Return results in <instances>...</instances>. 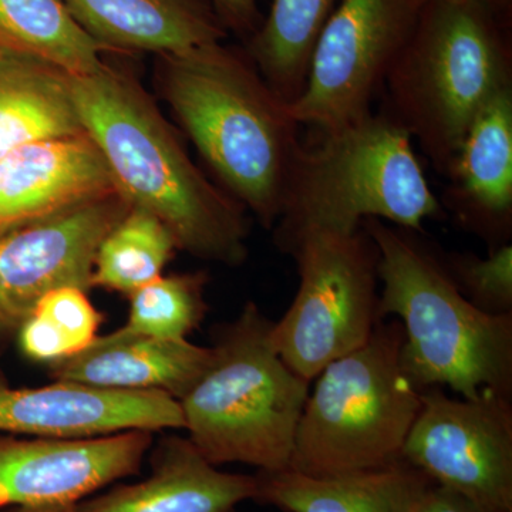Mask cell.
<instances>
[{
  "label": "cell",
  "instance_id": "obj_6",
  "mask_svg": "<svg viewBox=\"0 0 512 512\" xmlns=\"http://www.w3.org/2000/svg\"><path fill=\"white\" fill-rule=\"evenodd\" d=\"M274 323L248 302L218 330L211 366L178 400L188 440L212 466L242 463L266 473L291 467L311 382L279 356Z\"/></svg>",
  "mask_w": 512,
  "mask_h": 512
},
{
  "label": "cell",
  "instance_id": "obj_16",
  "mask_svg": "<svg viewBox=\"0 0 512 512\" xmlns=\"http://www.w3.org/2000/svg\"><path fill=\"white\" fill-rule=\"evenodd\" d=\"M255 476L212 466L185 437L168 436L151 457V473L138 483L114 485L79 503L50 510L8 512H235L255 500Z\"/></svg>",
  "mask_w": 512,
  "mask_h": 512
},
{
  "label": "cell",
  "instance_id": "obj_10",
  "mask_svg": "<svg viewBox=\"0 0 512 512\" xmlns=\"http://www.w3.org/2000/svg\"><path fill=\"white\" fill-rule=\"evenodd\" d=\"M402 460L487 510L512 512L511 396L485 389L476 399H454L441 387L421 390Z\"/></svg>",
  "mask_w": 512,
  "mask_h": 512
},
{
  "label": "cell",
  "instance_id": "obj_24",
  "mask_svg": "<svg viewBox=\"0 0 512 512\" xmlns=\"http://www.w3.org/2000/svg\"><path fill=\"white\" fill-rule=\"evenodd\" d=\"M103 315L79 286L47 292L20 326L19 346L29 360L56 365L80 355L99 338Z\"/></svg>",
  "mask_w": 512,
  "mask_h": 512
},
{
  "label": "cell",
  "instance_id": "obj_23",
  "mask_svg": "<svg viewBox=\"0 0 512 512\" xmlns=\"http://www.w3.org/2000/svg\"><path fill=\"white\" fill-rule=\"evenodd\" d=\"M178 249L173 232L143 208L130 207L101 239L94 258L92 288L133 295L163 275Z\"/></svg>",
  "mask_w": 512,
  "mask_h": 512
},
{
  "label": "cell",
  "instance_id": "obj_15",
  "mask_svg": "<svg viewBox=\"0 0 512 512\" xmlns=\"http://www.w3.org/2000/svg\"><path fill=\"white\" fill-rule=\"evenodd\" d=\"M444 177L441 207L461 228L488 249L511 242L512 89L480 111Z\"/></svg>",
  "mask_w": 512,
  "mask_h": 512
},
{
  "label": "cell",
  "instance_id": "obj_26",
  "mask_svg": "<svg viewBox=\"0 0 512 512\" xmlns=\"http://www.w3.org/2000/svg\"><path fill=\"white\" fill-rule=\"evenodd\" d=\"M454 284L471 305L493 316L512 315V244L473 252H443Z\"/></svg>",
  "mask_w": 512,
  "mask_h": 512
},
{
  "label": "cell",
  "instance_id": "obj_9",
  "mask_svg": "<svg viewBox=\"0 0 512 512\" xmlns=\"http://www.w3.org/2000/svg\"><path fill=\"white\" fill-rule=\"evenodd\" d=\"M427 0H338L316 40L292 116L313 133L372 113Z\"/></svg>",
  "mask_w": 512,
  "mask_h": 512
},
{
  "label": "cell",
  "instance_id": "obj_7",
  "mask_svg": "<svg viewBox=\"0 0 512 512\" xmlns=\"http://www.w3.org/2000/svg\"><path fill=\"white\" fill-rule=\"evenodd\" d=\"M399 320H380L365 345L316 376L296 430L289 470L338 476L402 460L421 390L404 373Z\"/></svg>",
  "mask_w": 512,
  "mask_h": 512
},
{
  "label": "cell",
  "instance_id": "obj_13",
  "mask_svg": "<svg viewBox=\"0 0 512 512\" xmlns=\"http://www.w3.org/2000/svg\"><path fill=\"white\" fill-rule=\"evenodd\" d=\"M128 430H184L180 403L164 392H123L62 382L12 387L0 379V433L93 439Z\"/></svg>",
  "mask_w": 512,
  "mask_h": 512
},
{
  "label": "cell",
  "instance_id": "obj_18",
  "mask_svg": "<svg viewBox=\"0 0 512 512\" xmlns=\"http://www.w3.org/2000/svg\"><path fill=\"white\" fill-rule=\"evenodd\" d=\"M107 49L175 55L222 42L225 26L204 0H62Z\"/></svg>",
  "mask_w": 512,
  "mask_h": 512
},
{
  "label": "cell",
  "instance_id": "obj_19",
  "mask_svg": "<svg viewBox=\"0 0 512 512\" xmlns=\"http://www.w3.org/2000/svg\"><path fill=\"white\" fill-rule=\"evenodd\" d=\"M255 477L254 501L284 512H416L434 484L403 460L338 476L285 470L259 471Z\"/></svg>",
  "mask_w": 512,
  "mask_h": 512
},
{
  "label": "cell",
  "instance_id": "obj_4",
  "mask_svg": "<svg viewBox=\"0 0 512 512\" xmlns=\"http://www.w3.org/2000/svg\"><path fill=\"white\" fill-rule=\"evenodd\" d=\"M312 136L293 160L274 227L279 251L312 232L353 234L369 218L423 231L444 215L412 137L382 111Z\"/></svg>",
  "mask_w": 512,
  "mask_h": 512
},
{
  "label": "cell",
  "instance_id": "obj_29",
  "mask_svg": "<svg viewBox=\"0 0 512 512\" xmlns=\"http://www.w3.org/2000/svg\"><path fill=\"white\" fill-rule=\"evenodd\" d=\"M446 2L477 6V8L490 10L500 18L507 19V15H510L511 12L512 0H446Z\"/></svg>",
  "mask_w": 512,
  "mask_h": 512
},
{
  "label": "cell",
  "instance_id": "obj_8",
  "mask_svg": "<svg viewBox=\"0 0 512 512\" xmlns=\"http://www.w3.org/2000/svg\"><path fill=\"white\" fill-rule=\"evenodd\" d=\"M298 265L295 299L272 342L296 375L312 382L333 360L365 345L380 322L377 249L353 234L312 232L289 248Z\"/></svg>",
  "mask_w": 512,
  "mask_h": 512
},
{
  "label": "cell",
  "instance_id": "obj_25",
  "mask_svg": "<svg viewBox=\"0 0 512 512\" xmlns=\"http://www.w3.org/2000/svg\"><path fill=\"white\" fill-rule=\"evenodd\" d=\"M205 272L158 276L130 298L128 320L121 330L148 338L185 340L208 311Z\"/></svg>",
  "mask_w": 512,
  "mask_h": 512
},
{
  "label": "cell",
  "instance_id": "obj_22",
  "mask_svg": "<svg viewBox=\"0 0 512 512\" xmlns=\"http://www.w3.org/2000/svg\"><path fill=\"white\" fill-rule=\"evenodd\" d=\"M0 46L55 64L72 76L99 72L107 47L73 18L62 0H0Z\"/></svg>",
  "mask_w": 512,
  "mask_h": 512
},
{
  "label": "cell",
  "instance_id": "obj_20",
  "mask_svg": "<svg viewBox=\"0 0 512 512\" xmlns=\"http://www.w3.org/2000/svg\"><path fill=\"white\" fill-rule=\"evenodd\" d=\"M82 134L70 74L0 46V158L39 141Z\"/></svg>",
  "mask_w": 512,
  "mask_h": 512
},
{
  "label": "cell",
  "instance_id": "obj_21",
  "mask_svg": "<svg viewBox=\"0 0 512 512\" xmlns=\"http://www.w3.org/2000/svg\"><path fill=\"white\" fill-rule=\"evenodd\" d=\"M338 0H272L249 57L288 104L301 96L316 40Z\"/></svg>",
  "mask_w": 512,
  "mask_h": 512
},
{
  "label": "cell",
  "instance_id": "obj_11",
  "mask_svg": "<svg viewBox=\"0 0 512 512\" xmlns=\"http://www.w3.org/2000/svg\"><path fill=\"white\" fill-rule=\"evenodd\" d=\"M128 210L116 191L0 235V335L18 333L52 289L72 285L89 291L101 239Z\"/></svg>",
  "mask_w": 512,
  "mask_h": 512
},
{
  "label": "cell",
  "instance_id": "obj_2",
  "mask_svg": "<svg viewBox=\"0 0 512 512\" xmlns=\"http://www.w3.org/2000/svg\"><path fill=\"white\" fill-rule=\"evenodd\" d=\"M165 100L221 188L265 228L284 211L301 124L251 57L221 42L163 56Z\"/></svg>",
  "mask_w": 512,
  "mask_h": 512
},
{
  "label": "cell",
  "instance_id": "obj_1",
  "mask_svg": "<svg viewBox=\"0 0 512 512\" xmlns=\"http://www.w3.org/2000/svg\"><path fill=\"white\" fill-rule=\"evenodd\" d=\"M70 87L84 134L130 207L160 218L181 251L244 264L247 210L195 165L140 83L104 64L96 73L70 74Z\"/></svg>",
  "mask_w": 512,
  "mask_h": 512
},
{
  "label": "cell",
  "instance_id": "obj_27",
  "mask_svg": "<svg viewBox=\"0 0 512 512\" xmlns=\"http://www.w3.org/2000/svg\"><path fill=\"white\" fill-rule=\"evenodd\" d=\"M225 28L238 33L254 32L258 18V0H208Z\"/></svg>",
  "mask_w": 512,
  "mask_h": 512
},
{
  "label": "cell",
  "instance_id": "obj_12",
  "mask_svg": "<svg viewBox=\"0 0 512 512\" xmlns=\"http://www.w3.org/2000/svg\"><path fill=\"white\" fill-rule=\"evenodd\" d=\"M153 440L148 430L93 439L0 436V510H50L79 503L137 476Z\"/></svg>",
  "mask_w": 512,
  "mask_h": 512
},
{
  "label": "cell",
  "instance_id": "obj_3",
  "mask_svg": "<svg viewBox=\"0 0 512 512\" xmlns=\"http://www.w3.org/2000/svg\"><path fill=\"white\" fill-rule=\"evenodd\" d=\"M362 227L377 249V315L402 325L400 362L414 386L450 387L464 399L485 389L511 396L512 315L471 305L448 274L443 252L421 231L375 218Z\"/></svg>",
  "mask_w": 512,
  "mask_h": 512
},
{
  "label": "cell",
  "instance_id": "obj_17",
  "mask_svg": "<svg viewBox=\"0 0 512 512\" xmlns=\"http://www.w3.org/2000/svg\"><path fill=\"white\" fill-rule=\"evenodd\" d=\"M214 349L116 329L89 349L49 366L53 380L123 392H164L181 400L207 372Z\"/></svg>",
  "mask_w": 512,
  "mask_h": 512
},
{
  "label": "cell",
  "instance_id": "obj_28",
  "mask_svg": "<svg viewBox=\"0 0 512 512\" xmlns=\"http://www.w3.org/2000/svg\"><path fill=\"white\" fill-rule=\"evenodd\" d=\"M416 512H493L481 507L464 495L440 485L431 484Z\"/></svg>",
  "mask_w": 512,
  "mask_h": 512
},
{
  "label": "cell",
  "instance_id": "obj_14",
  "mask_svg": "<svg viewBox=\"0 0 512 512\" xmlns=\"http://www.w3.org/2000/svg\"><path fill=\"white\" fill-rule=\"evenodd\" d=\"M86 134L29 144L0 158V235L116 192Z\"/></svg>",
  "mask_w": 512,
  "mask_h": 512
},
{
  "label": "cell",
  "instance_id": "obj_5",
  "mask_svg": "<svg viewBox=\"0 0 512 512\" xmlns=\"http://www.w3.org/2000/svg\"><path fill=\"white\" fill-rule=\"evenodd\" d=\"M505 26L490 10L427 0L384 80L380 111L443 177L480 111L512 89Z\"/></svg>",
  "mask_w": 512,
  "mask_h": 512
}]
</instances>
